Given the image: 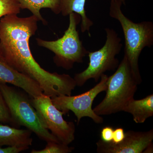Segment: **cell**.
<instances>
[{
	"label": "cell",
	"instance_id": "5b68a950",
	"mask_svg": "<svg viewBox=\"0 0 153 153\" xmlns=\"http://www.w3.org/2000/svg\"><path fill=\"white\" fill-rule=\"evenodd\" d=\"M0 91L8 106L12 117L19 127H25L47 143H60L43 126L27 94L16 86L3 83H0Z\"/></svg>",
	"mask_w": 153,
	"mask_h": 153
},
{
	"label": "cell",
	"instance_id": "277c9868",
	"mask_svg": "<svg viewBox=\"0 0 153 153\" xmlns=\"http://www.w3.org/2000/svg\"><path fill=\"white\" fill-rule=\"evenodd\" d=\"M69 25L63 37L56 41H48L36 38L38 46L52 51L55 54L53 61L57 67L66 70L71 69L76 63H82L88 51L79 38L77 26L81 17L76 13L69 15Z\"/></svg>",
	"mask_w": 153,
	"mask_h": 153
},
{
	"label": "cell",
	"instance_id": "8fae6325",
	"mask_svg": "<svg viewBox=\"0 0 153 153\" xmlns=\"http://www.w3.org/2000/svg\"><path fill=\"white\" fill-rule=\"evenodd\" d=\"M32 132L0 123V147L17 146L30 148L33 139Z\"/></svg>",
	"mask_w": 153,
	"mask_h": 153
},
{
	"label": "cell",
	"instance_id": "7c38bea8",
	"mask_svg": "<svg viewBox=\"0 0 153 153\" xmlns=\"http://www.w3.org/2000/svg\"><path fill=\"white\" fill-rule=\"evenodd\" d=\"M123 111L130 114L136 123H143L153 116V94L140 100L133 98L127 103Z\"/></svg>",
	"mask_w": 153,
	"mask_h": 153
},
{
	"label": "cell",
	"instance_id": "30bf717a",
	"mask_svg": "<svg viewBox=\"0 0 153 153\" xmlns=\"http://www.w3.org/2000/svg\"><path fill=\"white\" fill-rule=\"evenodd\" d=\"M0 83H9L19 88L32 98L39 96L43 94V90L38 82L12 68L1 55Z\"/></svg>",
	"mask_w": 153,
	"mask_h": 153
},
{
	"label": "cell",
	"instance_id": "4fadbf2b",
	"mask_svg": "<svg viewBox=\"0 0 153 153\" xmlns=\"http://www.w3.org/2000/svg\"><path fill=\"white\" fill-rule=\"evenodd\" d=\"M86 0H60V10L62 16H66L71 13L78 14L81 17L80 29L82 33L87 32L89 37L91 27L93 22L87 17L85 9Z\"/></svg>",
	"mask_w": 153,
	"mask_h": 153
},
{
	"label": "cell",
	"instance_id": "9c48e42d",
	"mask_svg": "<svg viewBox=\"0 0 153 153\" xmlns=\"http://www.w3.org/2000/svg\"><path fill=\"white\" fill-rule=\"evenodd\" d=\"M153 129L146 131L129 130L124 139L118 143L105 142L101 139L96 143L98 153H143L153 143Z\"/></svg>",
	"mask_w": 153,
	"mask_h": 153
},
{
	"label": "cell",
	"instance_id": "e0dca14e",
	"mask_svg": "<svg viewBox=\"0 0 153 153\" xmlns=\"http://www.w3.org/2000/svg\"><path fill=\"white\" fill-rule=\"evenodd\" d=\"M0 123L9 124L11 126L19 128L11 115L8 106L0 91Z\"/></svg>",
	"mask_w": 153,
	"mask_h": 153
},
{
	"label": "cell",
	"instance_id": "7a4b0ae2",
	"mask_svg": "<svg viewBox=\"0 0 153 153\" xmlns=\"http://www.w3.org/2000/svg\"><path fill=\"white\" fill-rule=\"evenodd\" d=\"M125 0H111L109 16L117 20L122 27L125 39L124 55L133 74L140 84L142 82L139 66L140 55L146 47L153 45V23L144 21L135 23L126 16L121 7Z\"/></svg>",
	"mask_w": 153,
	"mask_h": 153
},
{
	"label": "cell",
	"instance_id": "9a60e30c",
	"mask_svg": "<svg viewBox=\"0 0 153 153\" xmlns=\"http://www.w3.org/2000/svg\"><path fill=\"white\" fill-rule=\"evenodd\" d=\"M69 145L55 142H47L44 149L41 150H33L31 153H69L74 150V148L69 147Z\"/></svg>",
	"mask_w": 153,
	"mask_h": 153
},
{
	"label": "cell",
	"instance_id": "ffe728a7",
	"mask_svg": "<svg viewBox=\"0 0 153 153\" xmlns=\"http://www.w3.org/2000/svg\"><path fill=\"white\" fill-rule=\"evenodd\" d=\"M125 132L122 128H117L114 130L113 139L111 142L114 143H118L124 139Z\"/></svg>",
	"mask_w": 153,
	"mask_h": 153
},
{
	"label": "cell",
	"instance_id": "52a82bcc",
	"mask_svg": "<svg viewBox=\"0 0 153 153\" xmlns=\"http://www.w3.org/2000/svg\"><path fill=\"white\" fill-rule=\"evenodd\" d=\"M31 102L44 128L50 131L60 143L69 145L74 140V122L63 119V112L53 104L50 97L43 93L37 97H31Z\"/></svg>",
	"mask_w": 153,
	"mask_h": 153
},
{
	"label": "cell",
	"instance_id": "6da1fadb",
	"mask_svg": "<svg viewBox=\"0 0 153 153\" xmlns=\"http://www.w3.org/2000/svg\"><path fill=\"white\" fill-rule=\"evenodd\" d=\"M35 16L20 18L16 15L0 19V55L14 69L38 82L43 93L51 98L71 95L76 87L74 78L45 70L33 57L30 40L38 29Z\"/></svg>",
	"mask_w": 153,
	"mask_h": 153
},
{
	"label": "cell",
	"instance_id": "d6986e66",
	"mask_svg": "<svg viewBox=\"0 0 153 153\" xmlns=\"http://www.w3.org/2000/svg\"><path fill=\"white\" fill-rule=\"evenodd\" d=\"M29 147H27L8 146L5 148L0 147V153H19L27 150Z\"/></svg>",
	"mask_w": 153,
	"mask_h": 153
},
{
	"label": "cell",
	"instance_id": "5bb4252c",
	"mask_svg": "<svg viewBox=\"0 0 153 153\" xmlns=\"http://www.w3.org/2000/svg\"><path fill=\"white\" fill-rule=\"evenodd\" d=\"M21 9H27L44 25L47 22L40 13L41 9H50L56 15L60 13V0H18Z\"/></svg>",
	"mask_w": 153,
	"mask_h": 153
},
{
	"label": "cell",
	"instance_id": "44dd1931",
	"mask_svg": "<svg viewBox=\"0 0 153 153\" xmlns=\"http://www.w3.org/2000/svg\"><path fill=\"white\" fill-rule=\"evenodd\" d=\"M153 143L150 144L146 148L143 153H152L153 152Z\"/></svg>",
	"mask_w": 153,
	"mask_h": 153
},
{
	"label": "cell",
	"instance_id": "8992f818",
	"mask_svg": "<svg viewBox=\"0 0 153 153\" xmlns=\"http://www.w3.org/2000/svg\"><path fill=\"white\" fill-rule=\"evenodd\" d=\"M105 31L106 39L104 46L97 51L88 52V66L74 75L76 86L81 87L91 79L98 82L106 71H114L118 66L119 60L116 56L122 49L121 39L114 29L106 28Z\"/></svg>",
	"mask_w": 153,
	"mask_h": 153
},
{
	"label": "cell",
	"instance_id": "ba28073f",
	"mask_svg": "<svg viewBox=\"0 0 153 153\" xmlns=\"http://www.w3.org/2000/svg\"><path fill=\"white\" fill-rule=\"evenodd\" d=\"M108 76L103 74L100 80L94 87L86 92L75 96L61 95L52 97L53 104L65 115L69 111L74 113L77 119V125L83 117L90 118L96 123H103V119L96 114L92 109L93 102L96 97L107 88Z\"/></svg>",
	"mask_w": 153,
	"mask_h": 153
},
{
	"label": "cell",
	"instance_id": "3957f363",
	"mask_svg": "<svg viewBox=\"0 0 153 153\" xmlns=\"http://www.w3.org/2000/svg\"><path fill=\"white\" fill-rule=\"evenodd\" d=\"M139 82L135 78L125 55L113 74L108 76L106 94L93 108L99 116L109 115L122 111L126 105L134 98Z\"/></svg>",
	"mask_w": 153,
	"mask_h": 153
},
{
	"label": "cell",
	"instance_id": "2e32d148",
	"mask_svg": "<svg viewBox=\"0 0 153 153\" xmlns=\"http://www.w3.org/2000/svg\"><path fill=\"white\" fill-rule=\"evenodd\" d=\"M21 10L18 0H0V19L8 15H17Z\"/></svg>",
	"mask_w": 153,
	"mask_h": 153
},
{
	"label": "cell",
	"instance_id": "ac0fdd59",
	"mask_svg": "<svg viewBox=\"0 0 153 153\" xmlns=\"http://www.w3.org/2000/svg\"><path fill=\"white\" fill-rule=\"evenodd\" d=\"M114 128L111 126H105L102 129L100 133L101 140L105 142H112Z\"/></svg>",
	"mask_w": 153,
	"mask_h": 153
}]
</instances>
